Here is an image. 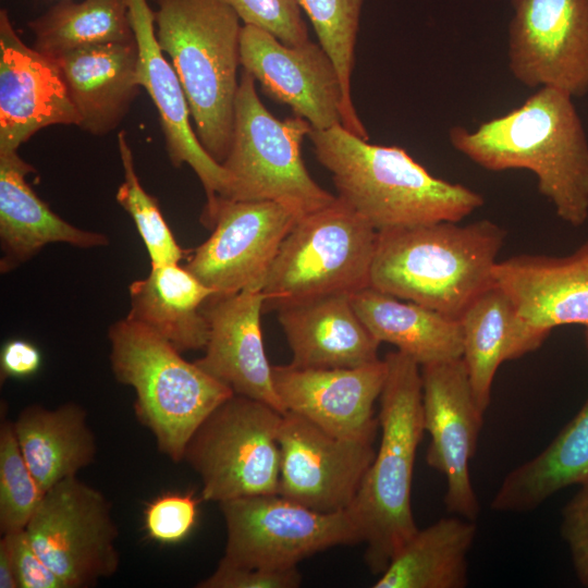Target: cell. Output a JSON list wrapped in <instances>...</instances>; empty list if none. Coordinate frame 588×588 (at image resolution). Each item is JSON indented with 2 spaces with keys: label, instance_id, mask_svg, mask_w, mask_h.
I'll return each mask as SVG.
<instances>
[{
  "label": "cell",
  "instance_id": "6da1fadb",
  "mask_svg": "<svg viewBox=\"0 0 588 588\" xmlns=\"http://www.w3.org/2000/svg\"><path fill=\"white\" fill-rule=\"evenodd\" d=\"M573 97L540 87L519 107L476 130L452 126L451 146L489 171H531L563 221L588 219V139Z\"/></svg>",
  "mask_w": 588,
  "mask_h": 588
},
{
  "label": "cell",
  "instance_id": "7a4b0ae2",
  "mask_svg": "<svg viewBox=\"0 0 588 588\" xmlns=\"http://www.w3.org/2000/svg\"><path fill=\"white\" fill-rule=\"evenodd\" d=\"M307 137L338 197L378 232L460 222L485 203L471 188L433 176L403 148L369 144L341 124Z\"/></svg>",
  "mask_w": 588,
  "mask_h": 588
},
{
  "label": "cell",
  "instance_id": "3957f363",
  "mask_svg": "<svg viewBox=\"0 0 588 588\" xmlns=\"http://www.w3.org/2000/svg\"><path fill=\"white\" fill-rule=\"evenodd\" d=\"M460 222L378 232L369 286L460 319L494 284L493 269L506 235L490 220Z\"/></svg>",
  "mask_w": 588,
  "mask_h": 588
},
{
  "label": "cell",
  "instance_id": "277c9868",
  "mask_svg": "<svg viewBox=\"0 0 588 588\" xmlns=\"http://www.w3.org/2000/svg\"><path fill=\"white\" fill-rule=\"evenodd\" d=\"M383 359L387 378L379 396L380 445L348 509L366 544L365 563L378 576L418 530L411 497L416 453L425 431L420 366L400 351Z\"/></svg>",
  "mask_w": 588,
  "mask_h": 588
},
{
  "label": "cell",
  "instance_id": "5b68a950",
  "mask_svg": "<svg viewBox=\"0 0 588 588\" xmlns=\"http://www.w3.org/2000/svg\"><path fill=\"white\" fill-rule=\"evenodd\" d=\"M158 44L180 78L195 133L222 164L234 125L242 25L224 0H157Z\"/></svg>",
  "mask_w": 588,
  "mask_h": 588
},
{
  "label": "cell",
  "instance_id": "8992f818",
  "mask_svg": "<svg viewBox=\"0 0 588 588\" xmlns=\"http://www.w3.org/2000/svg\"><path fill=\"white\" fill-rule=\"evenodd\" d=\"M115 380L135 393L134 413L160 453L183 462L186 444L203 420L233 391L167 340L125 317L108 329Z\"/></svg>",
  "mask_w": 588,
  "mask_h": 588
},
{
  "label": "cell",
  "instance_id": "52a82bcc",
  "mask_svg": "<svg viewBox=\"0 0 588 588\" xmlns=\"http://www.w3.org/2000/svg\"><path fill=\"white\" fill-rule=\"evenodd\" d=\"M256 79L242 70L235 98L232 140L223 168L231 177V200H273L302 217L332 204L336 196L318 185L302 159L311 126L303 118L279 120L264 106Z\"/></svg>",
  "mask_w": 588,
  "mask_h": 588
},
{
  "label": "cell",
  "instance_id": "ba28073f",
  "mask_svg": "<svg viewBox=\"0 0 588 588\" xmlns=\"http://www.w3.org/2000/svg\"><path fill=\"white\" fill-rule=\"evenodd\" d=\"M377 241L378 231L336 196L299 218L282 241L262 284L265 305L369 286Z\"/></svg>",
  "mask_w": 588,
  "mask_h": 588
},
{
  "label": "cell",
  "instance_id": "9c48e42d",
  "mask_svg": "<svg viewBox=\"0 0 588 588\" xmlns=\"http://www.w3.org/2000/svg\"><path fill=\"white\" fill-rule=\"evenodd\" d=\"M282 416L267 403L233 394L203 420L183 456L200 477L203 500L278 493Z\"/></svg>",
  "mask_w": 588,
  "mask_h": 588
},
{
  "label": "cell",
  "instance_id": "30bf717a",
  "mask_svg": "<svg viewBox=\"0 0 588 588\" xmlns=\"http://www.w3.org/2000/svg\"><path fill=\"white\" fill-rule=\"evenodd\" d=\"M226 543L220 562L232 566L292 568L320 551L362 542L350 510L322 513L278 493L219 503Z\"/></svg>",
  "mask_w": 588,
  "mask_h": 588
},
{
  "label": "cell",
  "instance_id": "8fae6325",
  "mask_svg": "<svg viewBox=\"0 0 588 588\" xmlns=\"http://www.w3.org/2000/svg\"><path fill=\"white\" fill-rule=\"evenodd\" d=\"M25 531L66 588L93 587L119 569V530L111 504L76 476L45 492Z\"/></svg>",
  "mask_w": 588,
  "mask_h": 588
},
{
  "label": "cell",
  "instance_id": "7c38bea8",
  "mask_svg": "<svg viewBox=\"0 0 588 588\" xmlns=\"http://www.w3.org/2000/svg\"><path fill=\"white\" fill-rule=\"evenodd\" d=\"M299 218L279 201L218 197L200 216L212 233L194 249L185 268L213 295L261 290L282 241Z\"/></svg>",
  "mask_w": 588,
  "mask_h": 588
},
{
  "label": "cell",
  "instance_id": "4fadbf2b",
  "mask_svg": "<svg viewBox=\"0 0 588 588\" xmlns=\"http://www.w3.org/2000/svg\"><path fill=\"white\" fill-rule=\"evenodd\" d=\"M507 58L529 88L588 94V0H511Z\"/></svg>",
  "mask_w": 588,
  "mask_h": 588
},
{
  "label": "cell",
  "instance_id": "5bb4252c",
  "mask_svg": "<svg viewBox=\"0 0 588 588\" xmlns=\"http://www.w3.org/2000/svg\"><path fill=\"white\" fill-rule=\"evenodd\" d=\"M424 429L430 436L427 464L444 476L449 513L476 520L479 502L469 464L476 453L483 413L463 358L420 366Z\"/></svg>",
  "mask_w": 588,
  "mask_h": 588
},
{
  "label": "cell",
  "instance_id": "9a60e30c",
  "mask_svg": "<svg viewBox=\"0 0 588 588\" xmlns=\"http://www.w3.org/2000/svg\"><path fill=\"white\" fill-rule=\"evenodd\" d=\"M278 441V494L322 513L351 507L373 460V442L333 436L308 419L286 412Z\"/></svg>",
  "mask_w": 588,
  "mask_h": 588
},
{
  "label": "cell",
  "instance_id": "2e32d148",
  "mask_svg": "<svg viewBox=\"0 0 588 588\" xmlns=\"http://www.w3.org/2000/svg\"><path fill=\"white\" fill-rule=\"evenodd\" d=\"M240 63L269 97L287 105L311 128L343 125L345 101L341 79L320 44L308 40L291 47L260 28L243 25Z\"/></svg>",
  "mask_w": 588,
  "mask_h": 588
},
{
  "label": "cell",
  "instance_id": "e0dca14e",
  "mask_svg": "<svg viewBox=\"0 0 588 588\" xmlns=\"http://www.w3.org/2000/svg\"><path fill=\"white\" fill-rule=\"evenodd\" d=\"M385 378L384 359L352 368L272 366L273 388L285 413L355 441L375 442L379 420L373 405Z\"/></svg>",
  "mask_w": 588,
  "mask_h": 588
},
{
  "label": "cell",
  "instance_id": "ac0fdd59",
  "mask_svg": "<svg viewBox=\"0 0 588 588\" xmlns=\"http://www.w3.org/2000/svg\"><path fill=\"white\" fill-rule=\"evenodd\" d=\"M51 125H79L57 61L17 35L0 11V151H14Z\"/></svg>",
  "mask_w": 588,
  "mask_h": 588
},
{
  "label": "cell",
  "instance_id": "d6986e66",
  "mask_svg": "<svg viewBox=\"0 0 588 588\" xmlns=\"http://www.w3.org/2000/svg\"><path fill=\"white\" fill-rule=\"evenodd\" d=\"M138 49L139 85L149 95L160 118L169 160L179 168L188 164L206 193L204 207L225 197L231 177L199 142L191 124L188 102L180 78L161 50L155 28V12L147 0H126Z\"/></svg>",
  "mask_w": 588,
  "mask_h": 588
},
{
  "label": "cell",
  "instance_id": "ffe728a7",
  "mask_svg": "<svg viewBox=\"0 0 588 588\" xmlns=\"http://www.w3.org/2000/svg\"><path fill=\"white\" fill-rule=\"evenodd\" d=\"M264 306L261 290L209 297L203 306L208 339L204 355L195 363L234 394L261 401L285 414L273 388L272 366L264 347L260 326Z\"/></svg>",
  "mask_w": 588,
  "mask_h": 588
},
{
  "label": "cell",
  "instance_id": "44dd1931",
  "mask_svg": "<svg viewBox=\"0 0 588 588\" xmlns=\"http://www.w3.org/2000/svg\"><path fill=\"white\" fill-rule=\"evenodd\" d=\"M493 279L519 320L544 338L559 326H588V240L563 257L518 255L498 261Z\"/></svg>",
  "mask_w": 588,
  "mask_h": 588
},
{
  "label": "cell",
  "instance_id": "7402d4cb",
  "mask_svg": "<svg viewBox=\"0 0 588 588\" xmlns=\"http://www.w3.org/2000/svg\"><path fill=\"white\" fill-rule=\"evenodd\" d=\"M275 309L294 366L352 368L380 359V342L357 315L352 294H326Z\"/></svg>",
  "mask_w": 588,
  "mask_h": 588
},
{
  "label": "cell",
  "instance_id": "603a6c76",
  "mask_svg": "<svg viewBox=\"0 0 588 588\" xmlns=\"http://www.w3.org/2000/svg\"><path fill=\"white\" fill-rule=\"evenodd\" d=\"M32 164L14 151H0V271L8 273L53 243L78 248L109 245L107 235L62 219L34 192L26 175Z\"/></svg>",
  "mask_w": 588,
  "mask_h": 588
},
{
  "label": "cell",
  "instance_id": "cb8c5ba5",
  "mask_svg": "<svg viewBox=\"0 0 588 588\" xmlns=\"http://www.w3.org/2000/svg\"><path fill=\"white\" fill-rule=\"evenodd\" d=\"M53 59L78 113V127L96 136L113 131L140 88L135 39L83 47Z\"/></svg>",
  "mask_w": 588,
  "mask_h": 588
},
{
  "label": "cell",
  "instance_id": "d4e9b609",
  "mask_svg": "<svg viewBox=\"0 0 588 588\" xmlns=\"http://www.w3.org/2000/svg\"><path fill=\"white\" fill-rule=\"evenodd\" d=\"M463 355L476 402L485 414L498 368L537 350L544 339L519 320L510 296L495 283L460 317Z\"/></svg>",
  "mask_w": 588,
  "mask_h": 588
},
{
  "label": "cell",
  "instance_id": "484cf974",
  "mask_svg": "<svg viewBox=\"0 0 588 588\" xmlns=\"http://www.w3.org/2000/svg\"><path fill=\"white\" fill-rule=\"evenodd\" d=\"M126 317L147 327L181 353L204 350L208 322L204 304L215 293L179 262L151 265L128 286Z\"/></svg>",
  "mask_w": 588,
  "mask_h": 588
},
{
  "label": "cell",
  "instance_id": "4316f807",
  "mask_svg": "<svg viewBox=\"0 0 588 588\" xmlns=\"http://www.w3.org/2000/svg\"><path fill=\"white\" fill-rule=\"evenodd\" d=\"M13 429L23 457L45 492L95 461L96 439L86 411L76 403L56 408L28 405L19 413Z\"/></svg>",
  "mask_w": 588,
  "mask_h": 588
},
{
  "label": "cell",
  "instance_id": "83f0119b",
  "mask_svg": "<svg viewBox=\"0 0 588 588\" xmlns=\"http://www.w3.org/2000/svg\"><path fill=\"white\" fill-rule=\"evenodd\" d=\"M353 306L381 342L394 345L419 366L462 358L458 319L367 286L352 294Z\"/></svg>",
  "mask_w": 588,
  "mask_h": 588
},
{
  "label": "cell",
  "instance_id": "f1b7e54d",
  "mask_svg": "<svg viewBox=\"0 0 588 588\" xmlns=\"http://www.w3.org/2000/svg\"><path fill=\"white\" fill-rule=\"evenodd\" d=\"M588 482V397L553 441L503 479L491 509L504 513L536 510L556 492Z\"/></svg>",
  "mask_w": 588,
  "mask_h": 588
},
{
  "label": "cell",
  "instance_id": "f546056e",
  "mask_svg": "<svg viewBox=\"0 0 588 588\" xmlns=\"http://www.w3.org/2000/svg\"><path fill=\"white\" fill-rule=\"evenodd\" d=\"M475 520L441 518L418 529L378 576L373 588H464Z\"/></svg>",
  "mask_w": 588,
  "mask_h": 588
},
{
  "label": "cell",
  "instance_id": "4dcf8cb0",
  "mask_svg": "<svg viewBox=\"0 0 588 588\" xmlns=\"http://www.w3.org/2000/svg\"><path fill=\"white\" fill-rule=\"evenodd\" d=\"M34 47L58 56L83 47L135 39L126 0H61L28 23Z\"/></svg>",
  "mask_w": 588,
  "mask_h": 588
},
{
  "label": "cell",
  "instance_id": "1f68e13d",
  "mask_svg": "<svg viewBox=\"0 0 588 588\" xmlns=\"http://www.w3.org/2000/svg\"><path fill=\"white\" fill-rule=\"evenodd\" d=\"M315 28L320 46L332 59L341 79L345 118L343 127L367 137L352 98L355 46L364 0H298Z\"/></svg>",
  "mask_w": 588,
  "mask_h": 588
},
{
  "label": "cell",
  "instance_id": "d6a6232c",
  "mask_svg": "<svg viewBox=\"0 0 588 588\" xmlns=\"http://www.w3.org/2000/svg\"><path fill=\"white\" fill-rule=\"evenodd\" d=\"M118 148L124 179L117 191V201L133 219L151 265L180 262L184 249L176 242L155 197L142 186L124 131L118 134Z\"/></svg>",
  "mask_w": 588,
  "mask_h": 588
},
{
  "label": "cell",
  "instance_id": "836d02e7",
  "mask_svg": "<svg viewBox=\"0 0 588 588\" xmlns=\"http://www.w3.org/2000/svg\"><path fill=\"white\" fill-rule=\"evenodd\" d=\"M28 468L13 429V421L0 425V531L2 535L24 530L42 497Z\"/></svg>",
  "mask_w": 588,
  "mask_h": 588
},
{
  "label": "cell",
  "instance_id": "e575fe53",
  "mask_svg": "<svg viewBox=\"0 0 588 588\" xmlns=\"http://www.w3.org/2000/svg\"><path fill=\"white\" fill-rule=\"evenodd\" d=\"M244 25L260 28L286 46L309 40L298 0H224Z\"/></svg>",
  "mask_w": 588,
  "mask_h": 588
},
{
  "label": "cell",
  "instance_id": "d590c367",
  "mask_svg": "<svg viewBox=\"0 0 588 588\" xmlns=\"http://www.w3.org/2000/svg\"><path fill=\"white\" fill-rule=\"evenodd\" d=\"M198 516V500L192 493H167L154 499L144 512L148 536L161 543L185 539Z\"/></svg>",
  "mask_w": 588,
  "mask_h": 588
},
{
  "label": "cell",
  "instance_id": "8d00e7d4",
  "mask_svg": "<svg viewBox=\"0 0 588 588\" xmlns=\"http://www.w3.org/2000/svg\"><path fill=\"white\" fill-rule=\"evenodd\" d=\"M301 584L302 575L297 567H244L219 562L213 573L196 586L198 588H296Z\"/></svg>",
  "mask_w": 588,
  "mask_h": 588
},
{
  "label": "cell",
  "instance_id": "74e56055",
  "mask_svg": "<svg viewBox=\"0 0 588 588\" xmlns=\"http://www.w3.org/2000/svg\"><path fill=\"white\" fill-rule=\"evenodd\" d=\"M561 536L579 583L588 588V482L562 510Z\"/></svg>",
  "mask_w": 588,
  "mask_h": 588
},
{
  "label": "cell",
  "instance_id": "f35d334b",
  "mask_svg": "<svg viewBox=\"0 0 588 588\" xmlns=\"http://www.w3.org/2000/svg\"><path fill=\"white\" fill-rule=\"evenodd\" d=\"M13 560L19 588H66L33 548L25 529L2 535Z\"/></svg>",
  "mask_w": 588,
  "mask_h": 588
},
{
  "label": "cell",
  "instance_id": "ab89813d",
  "mask_svg": "<svg viewBox=\"0 0 588 588\" xmlns=\"http://www.w3.org/2000/svg\"><path fill=\"white\" fill-rule=\"evenodd\" d=\"M41 365V354L30 342L14 339L5 342L0 354L1 381L34 375Z\"/></svg>",
  "mask_w": 588,
  "mask_h": 588
},
{
  "label": "cell",
  "instance_id": "60d3db41",
  "mask_svg": "<svg viewBox=\"0 0 588 588\" xmlns=\"http://www.w3.org/2000/svg\"><path fill=\"white\" fill-rule=\"evenodd\" d=\"M0 588H19L13 560L2 538L0 540Z\"/></svg>",
  "mask_w": 588,
  "mask_h": 588
},
{
  "label": "cell",
  "instance_id": "b9f144b4",
  "mask_svg": "<svg viewBox=\"0 0 588 588\" xmlns=\"http://www.w3.org/2000/svg\"><path fill=\"white\" fill-rule=\"evenodd\" d=\"M585 328H586V330H585L586 345H587V350H588V326H586Z\"/></svg>",
  "mask_w": 588,
  "mask_h": 588
}]
</instances>
